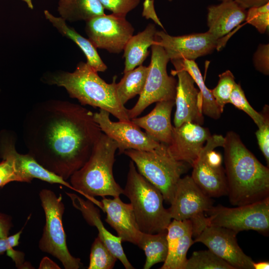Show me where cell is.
<instances>
[{
  "label": "cell",
  "instance_id": "cell-1",
  "mask_svg": "<svg viewBox=\"0 0 269 269\" xmlns=\"http://www.w3.org/2000/svg\"><path fill=\"white\" fill-rule=\"evenodd\" d=\"M93 114L68 101L49 100L36 104L23 124L28 153L66 181L88 161L102 134Z\"/></svg>",
  "mask_w": 269,
  "mask_h": 269
},
{
  "label": "cell",
  "instance_id": "cell-2",
  "mask_svg": "<svg viewBox=\"0 0 269 269\" xmlns=\"http://www.w3.org/2000/svg\"><path fill=\"white\" fill-rule=\"evenodd\" d=\"M224 138V170L230 203L242 206L269 197V167L261 163L234 132H228Z\"/></svg>",
  "mask_w": 269,
  "mask_h": 269
},
{
  "label": "cell",
  "instance_id": "cell-3",
  "mask_svg": "<svg viewBox=\"0 0 269 269\" xmlns=\"http://www.w3.org/2000/svg\"><path fill=\"white\" fill-rule=\"evenodd\" d=\"M42 81L48 85L64 87L69 96L77 99L81 105L104 110L119 121H131L127 109L118 98L116 77L112 83H106L87 62H79L73 72L47 73Z\"/></svg>",
  "mask_w": 269,
  "mask_h": 269
},
{
  "label": "cell",
  "instance_id": "cell-4",
  "mask_svg": "<svg viewBox=\"0 0 269 269\" xmlns=\"http://www.w3.org/2000/svg\"><path fill=\"white\" fill-rule=\"evenodd\" d=\"M117 149L116 142L102 133L88 161L70 177L75 191L100 208L101 202L94 197H115L123 193L113 172Z\"/></svg>",
  "mask_w": 269,
  "mask_h": 269
},
{
  "label": "cell",
  "instance_id": "cell-5",
  "mask_svg": "<svg viewBox=\"0 0 269 269\" xmlns=\"http://www.w3.org/2000/svg\"><path fill=\"white\" fill-rule=\"evenodd\" d=\"M132 205L140 231L148 234L166 231L172 218L163 206L159 190L136 170L131 160L123 193Z\"/></svg>",
  "mask_w": 269,
  "mask_h": 269
},
{
  "label": "cell",
  "instance_id": "cell-6",
  "mask_svg": "<svg viewBox=\"0 0 269 269\" xmlns=\"http://www.w3.org/2000/svg\"><path fill=\"white\" fill-rule=\"evenodd\" d=\"M124 153L134 162L139 173L159 190L164 201L170 204L177 183L187 171V163L176 160L164 143L160 142L151 150L130 149Z\"/></svg>",
  "mask_w": 269,
  "mask_h": 269
},
{
  "label": "cell",
  "instance_id": "cell-7",
  "mask_svg": "<svg viewBox=\"0 0 269 269\" xmlns=\"http://www.w3.org/2000/svg\"><path fill=\"white\" fill-rule=\"evenodd\" d=\"M43 209L45 224L38 247L43 252L57 259L65 269H78L82 265L79 258L73 257L68 249L62 217L65 211L61 194L52 190H41L39 194Z\"/></svg>",
  "mask_w": 269,
  "mask_h": 269
},
{
  "label": "cell",
  "instance_id": "cell-8",
  "mask_svg": "<svg viewBox=\"0 0 269 269\" xmlns=\"http://www.w3.org/2000/svg\"><path fill=\"white\" fill-rule=\"evenodd\" d=\"M151 49V60L144 89L135 105L127 110L130 120L136 118L153 103L175 101L177 81L167 72V64L170 60L155 40Z\"/></svg>",
  "mask_w": 269,
  "mask_h": 269
},
{
  "label": "cell",
  "instance_id": "cell-9",
  "mask_svg": "<svg viewBox=\"0 0 269 269\" xmlns=\"http://www.w3.org/2000/svg\"><path fill=\"white\" fill-rule=\"evenodd\" d=\"M207 226L225 228L237 234L254 230L264 235L269 231V197L252 204L229 208L219 204L206 212Z\"/></svg>",
  "mask_w": 269,
  "mask_h": 269
},
{
  "label": "cell",
  "instance_id": "cell-10",
  "mask_svg": "<svg viewBox=\"0 0 269 269\" xmlns=\"http://www.w3.org/2000/svg\"><path fill=\"white\" fill-rule=\"evenodd\" d=\"M212 206L211 197L198 187L191 176L186 175L178 181L168 210L173 219L190 220L193 237L195 238L207 226L204 213Z\"/></svg>",
  "mask_w": 269,
  "mask_h": 269
},
{
  "label": "cell",
  "instance_id": "cell-11",
  "mask_svg": "<svg viewBox=\"0 0 269 269\" xmlns=\"http://www.w3.org/2000/svg\"><path fill=\"white\" fill-rule=\"evenodd\" d=\"M126 15L112 13L94 16L86 21L88 39L96 48L113 54L120 53L134 29Z\"/></svg>",
  "mask_w": 269,
  "mask_h": 269
},
{
  "label": "cell",
  "instance_id": "cell-12",
  "mask_svg": "<svg viewBox=\"0 0 269 269\" xmlns=\"http://www.w3.org/2000/svg\"><path fill=\"white\" fill-rule=\"evenodd\" d=\"M237 234L225 228L208 225L195 238L194 243L205 245L234 269H254V262L239 246Z\"/></svg>",
  "mask_w": 269,
  "mask_h": 269
},
{
  "label": "cell",
  "instance_id": "cell-13",
  "mask_svg": "<svg viewBox=\"0 0 269 269\" xmlns=\"http://www.w3.org/2000/svg\"><path fill=\"white\" fill-rule=\"evenodd\" d=\"M110 115L108 112L100 109L99 112L93 114L94 119L102 132L116 142L120 154L130 149L151 150L159 144L160 142L142 132L131 120L113 122Z\"/></svg>",
  "mask_w": 269,
  "mask_h": 269
},
{
  "label": "cell",
  "instance_id": "cell-14",
  "mask_svg": "<svg viewBox=\"0 0 269 269\" xmlns=\"http://www.w3.org/2000/svg\"><path fill=\"white\" fill-rule=\"evenodd\" d=\"M220 39H216L207 31L173 36L164 31H157L155 40L164 49L169 60H194L218 49Z\"/></svg>",
  "mask_w": 269,
  "mask_h": 269
},
{
  "label": "cell",
  "instance_id": "cell-15",
  "mask_svg": "<svg viewBox=\"0 0 269 269\" xmlns=\"http://www.w3.org/2000/svg\"><path fill=\"white\" fill-rule=\"evenodd\" d=\"M171 61L175 68L172 71V74L178 77L175 98L174 127H179L187 122L201 125L204 123V118L201 110V93L195 87L193 78L182 68L179 59Z\"/></svg>",
  "mask_w": 269,
  "mask_h": 269
},
{
  "label": "cell",
  "instance_id": "cell-16",
  "mask_svg": "<svg viewBox=\"0 0 269 269\" xmlns=\"http://www.w3.org/2000/svg\"><path fill=\"white\" fill-rule=\"evenodd\" d=\"M15 142L13 137L1 136L0 157L12 161L19 182L29 183L33 178H37L51 184H60L75 191L69 183L43 168L28 153L23 154L17 152Z\"/></svg>",
  "mask_w": 269,
  "mask_h": 269
},
{
  "label": "cell",
  "instance_id": "cell-17",
  "mask_svg": "<svg viewBox=\"0 0 269 269\" xmlns=\"http://www.w3.org/2000/svg\"><path fill=\"white\" fill-rule=\"evenodd\" d=\"M211 135L208 129L199 124L187 122L177 127L173 126L168 149L176 160L192 167Z\"/></svg>",
  "mask_w": 269,
  "mask_h": 269
},
{
  "label": "cell",
  "instance_id": "cell-18",
  "mask_svg": "<svg viewBox=\"0 0 269 269\" xmlns=\"http://www.w3.org/2000/svg\"><path fill=\"white\" fill-rule=\"evenodd\" d=\"M113 199L103 197L101 208L106 213L105 221L117 232L122 242L137 245L142 232L138 228L132 205L122 201L120 196Z\"/></svg>",
  "mask_w": 269,
  "mask_h": 269
},
{
  "label": "cell",
  "instance_id": "cell-19",
  "mask_svg": "<svg viewBox=\"0 0 269 269\" xmlns=\"http://www.w3.org/2000/svg\"><path fill=\"white\" fill-rule=\"evenodd\" d=\"M66 193L71 199L73 206L80 211L87 223L96 227L98 231V237L124 267L126 269H134V267L124 253L121 238L113 235L105 227L101 219L100 210L95 204L90 200H85L75 194Z\"/></svg>",
  "mask_w": 269,
  "mask_h": 269
},
{
  "label": "cell",
  "instance_id": "cell-20",
  "mask_svg": "<svg viewBox=\"0 0 269 269\" xmlns=\"http://www.w3.org/2000/svg\"><path fill=\"white\" fill-rule=\"evenodd\" d=\"M191 177L198 187L210 197L228 195V187L224 168L209 162L203 147L192 166Z\"/></svg>",
  "mask_w": 269,
  "mask_h": 269
},
{
  "label": "cell",
  "instance_id": "cell-21",
  "mask_svg": "<svg viewBox=\"0 0 269 269\" xmlns=\"http://www.w3.org/2000/svg\"><path fill=\"white\" fill-rule=\"evenodd\" d=\"M174 100L156 102L155 107L146 115L131 119L134 124L143 129L153 139L169 144L172 139L173 127L171 114Z\"/></svg>",
  "mask_w": 269,
  "mask_h": 269
},
{
  "label": "cell",
  "instance_id": "cell-22",
  "mask_svg": "<svg viewBox=\"0 0 269 269\" xmlns=\"http://www.w3.org/2000/svg\"><path fill=\"white\" fill-rule=\"evenodd\" d=\"M234 0L222 1L208 7V32L219 39L246 20L247 11Z\"/></svg>",
  "mask_w": 269,
  "mask_h": 269
},
{
  "label": "cell",
  "instance_id": "cell-23",
  "mask_svg": "<svg viewBox=\"0 0 269 269\" xmlns=\"http://www.w3.org/2000/svg\"><path fill=\"white\" fill-rule=\"evenodd\" d=\"M46 19L63 36L73 41L85 54L87 63L95 71L104 72L107 69V65L104 63L99 55L96 48L91 41L78 33L73 28L69 27L66 20L61 17L52 15L47 10L44 11Z\"/></svg>",
  "mask_w": 269,
  "mask_h": 269
},
{
  "label": "cell",
  "instance_id": "cell-24",
  "mask_svg": "<svg viewBox=\"0 0 269 269\" xmlns=\"http://www.w3.org/2000/svg\"><path fill=\"white\" fill-rule=\"evenodd\" d=\"M157 31L155 25L149 23L142 31L130 38L124 49V73L142 65L148 55V48L155 42Z\"/></svg>",
  "mask_w": 269,
  "mask_h": 269
},
{
  "label": "cell",
  "instance_id": "cell-25",
  "mask_svg": "<svg viewBox=\"0 0 269 269\" xmlns=\"http://www.w3.org/2000/svg\"><path fill=\"white\" fill-rule=\"evenodd\" d=\"M105 8L98 0H59L58 11L66 21H86L105 14Z\"/></svg>",
  "mask_w": 269,
  "mask_h": 269
},
{
  "label": "cell",
  "instance_id": "cell-26",
  "mask_svg": "<svg viewBox=\"0 0 269 269\" xmlns=\"http://www.w3.org/2000/svg\"><path fill=\"white\" fill-rule=\"evenodd\" d=\"M166 232L142 233L137 246L144 251L145 255L143 269H149L157 263L165 262L168 255Z\"/></svg>",
  "mask_w": 269,
  "mask_h": 269
},
{
  "label": "cell",
  "instance_id": "cell-27",
  "mask_svg": "<svg viewBox=\"0 0 269 269\" xmlns=\"http://www.w3.org/2000/svg\"><path fill=\"white\" fill-rule=\"evenodd\" d=\"M148 66L142 65L124 73L118 83L116 93L120 103L125 104L130 99L142 93L148 72Z\"/></svg>",
  "mask_w": 269,
  "mask_h": 269
},
{
  "label": "cell",
  "instance_id": "cell-28",
  "mask_svg": "<svg viewBox=\"0 0 269 269\" xmlns=\"http://www.w3.org/2000/svg\"><path fill=\"white\" fill-rule=\"evenodd\" d=\"M182 68L193 78L201 95V110L203 115L213 119H218L222 114L213 97L211 90L205 84L200 69L194 60L179 59Z\"/></svg>",
  "mask_w": 269,
  "mask_h": 269
},
{
  "label": "cell",
  "instance_id": "cell-29",
  "mask_svg": "<svg viewBox=\"0 0 269 269\" xmlns=\"http://www.w3.org/2000/svg\"><path fill=\"white\" fill-rule=\"evenodd\" d=\"M185 269H234L211 250L194 252L187 259Z\"/></svg>",
  "mask_w": 269,
  "mask_h": 269
},
{
  "label": "cell",
  "instance_id": "cell-30",
  "mask_svg": "<svg viewBox=\"0 0 269 269\" xmlns=\"http://www.w3.org/2000/svg\"><path fill=\"white\" fill-rule=\"evenodd\" d=\"M192 237L191 227L180 238L174 252L166 259L160 269H185L188 251L194 244Z\"/></svg>",
  "mask_w": 269,
  "mask_h": 269
},
{
  "label": "cell",
  "instance_id": "cell-31",
  "mask_svg": "<svg viewBox=\"0 0 269 269\" xmlns=\"http://www.w3.org/2000/svg\"><path fill=\"white\" fill-rule=\"evenodd\" d=\"M117 258L97 237L92 245L88 269H112Z\"/></svg>",
  "mask_w": 269,
  "mask_h": 269
},
{
  "label": "cell",
  "instance_id": "cell-32",
  "mask_svg": "<svg viewBox=\"0 0 269 269\" xmlns=\"http://www.w3.org/2000/svg\"><path fill=\"white\" fill-rule=\"evenodd\" d=\"M218 84L211 90L213 97L221 113L226 104L229 103L230 98L236 84L235 77L230 70L219 75Z\"/></svg>",
  "mask_w": 269,
  "mask_h": 269
},
{
  "label": "cell",
  "instance_id": "cell-33",
  "mask_svg": "<svg viewBox=\"0 0 269 269\" xmlns=\"http://www.w3.org/2000/svg\"><path fill=\"white\" fill-rule=\"evenodd\" d=\"M229 103L248 115L258 127L264 121L261 113L257 112L249 104L240 84L236 83L230 96Z\"/></svg>",
  "mask_w": 269,
  "mask_h": 269
},
{
  "label": "cell",
  "instance_id": "cell-34",
  "mask_svg": "<svg viewBox=\"0 0 269 269\" xmlns=\"http://www.w3.org/2000/svg\"><path fill=\"white\" fill-rule=\"evenodd\" d=\"M245 20L260 33H264L269 26V2L261 6L248 8Z\"/></svg>",
  "mask_w": 269,
  "mask_h": 269
},
{
  "label": "cell",
  "instance_id": "cell-35",
  "mask_svg": "<svg viewBox=\"0 0 269 269\" xmlns=\"http://www.w3.org/2000/svg\"><path fill=\"white\" fill-rule=\"evenodd\" d=\"M264 118L262 125L256 132L258 143L268 166L269 164V108L265 105L261 112Z\"/></svg>",
  "mask_w": 269,
  "mask_h": 269
},
{
  "label": "cell",
  "instance_id": "cell-36",
  "mask_svg": "<svg viewBox=\"0 0 269 269\" xmlns=\"http://www.w3.org/2000/svg\"><path fill=\"white\" fill-rule=\"evenodd\" d=\"M104 8L113 13L127 15L136 7L140 0H98Z\"/></svg>",
  "mask_w": 269,
  "mask_h": 269
},
{
  "label": "cell",
  "instance_id": "cell-37",
  "mask_svg": "<svg viewBox=\"0 0 269 269\" xmlns=\"http://www.w3.org/2000/svg\"><path fill=\"white\" fill-rule=\"evenodd\" d=\"M256 68L265 75L269 73V45L260 44L254 56Z\"/></svg>",
  "mask_w": 269,
  "mask_h": 269
},
{
  "label": "cell",
  "instance_id": "cell-38",
  "mask_svg": "<svg viewBox=\"0 0 269 269\" xmlns=\"http://www.w3.org/2000/svg\"><path fill=\"white\" fill-rule=\"evenodd\" d=\"M0 162V187L12 181H19L12 161L7 158Z\"/></svg>",
  "mask_w": 269,
  "mask_h": 269
},
{
  "label": "cell",
  "instance_id": "cell-39",
  "mask_svg": "<svg viewBox=\"0 0 269 269\" xmlns=\"http://www.w3.org/2000/svg\"><path fill=\"white\" fill-rule=\"evenodd\" d=\"M142 16L147 19H152L156 24L164 29L163 26L155 12L154 0H144L143 3Z\"/></svg>",
  "mask_w": 269,
  "mask_h": 269
},
{
  "label": "cell",
  "instance_id": "cell-40",
  "mask_svg": "<svg viewBox=\"0 0 269 269\" xmlns=\"http://www.w3.org/2000/svg\"><path fill=\"white\" fill-rule=\"evenodd\" d=\"M21 233L22 230H20L12 236H8L5 238H0V256L8 250L18 245Z\"/></svg>",
  "mask_w": 269,
  "mask_h": 269
},
{
  "label": "cell",
  "instance_id": "cell-41",
  "mask_svg": "<svg viewBox=\"0 0 269 269\" xmlns=\"http://www.w3.org/2000/svg\"><path fill=\"white\" fill-rule=\"evenodd\" d=\"M12 226L11 217L0 213V238H5L8 237Z\"/></svg>",
  "mask_w": 269,
  "mask_h": 269
},
{
  "label": "cell",
  "instance_id": "cell-42",
  "mask_svg": "<svg viewBox=\"0 0 269 269\" xmlns=\"http://www.w3.org/2000/svg\"><path fill=\"white\" fill-rule=\"evenodd\" d=\"M240 6L245 9L253 7L262 6L268 2L269 0H234Z\"/></svg>",
  "mask_w": 269,
  "mask_h": 269
},
{
  "label": "cell",
  "instance_id": "cell-43",
  "mask_svg": "<svg viewBox=\"0 0 269 269\" xmlns=\"http://www.w3.org/2000/svg\"><path fill=\"white\" fill-rule=\"evenodd\" d=\"M6 252L7 256L11 258L15 262L17 268L21 267V265L23 264L22 253L14 250L12 248L8 250Z\"/></svg>",
  "mask_w": 269,
  "mask_h": 269
},
{
  "label": "cell",
  "instance_id": "cell-44",
  "mask_svg": "<svg viewBox=\"0 0 269 269\" xmlns=\"http://www.w3.org/2000/svg\"><path fill=\"white\" fill-rule=\"evenodd\" d=\"M39 269H60V267L49 258H43L40 263Z\"/></svg>",
  "mask_w": 269,
  "mask_h": 269
},
{
  "label": "cell",
  "instance_id": "cell-45",
  "mask_svg": "<svg viewBox=\"0 0 269 269\" xmlns=\"http://www.w3.org/2000/svg\"><path fill=\"white\" fill-rule=\"evenodd\" d=\"M254 269H269V262L268 261H262L257 263L254 262L253 264Z\"/></svg>",
  "mask_w": 269,
  "mask_h": 269
},
{
  "label": "cell",
  "instance_id": "cell-46",
  "mask_svg": "<svg viewBox=\"0 0 269 269\" xmlns=\"http://www.w3.org/2000/svg\"><path fill=\"white\" fill-rule=\"evenodd\" d=\"M22 0L24 1L26 3L27 6L29 8L31 9L33 8V5L32 2V0Z\"/></svg>",
  "mask_w": 269,
  "mask_h": 269
},
{
  "label": "cell",
  "instance_id": "cell-47",
  "mask_svg": "<svg viewBox=\"0 0 269 269\" xmlns=\"http://www.w3.org/2000/svg\"><path fill=\"white\" fill-rule=\"evenodd\" d=\"M220 0L221 1H224L230 0Z\"/></svg>",
  "mask_w": 269,
  "mask_h": 269
}]
</instances>
